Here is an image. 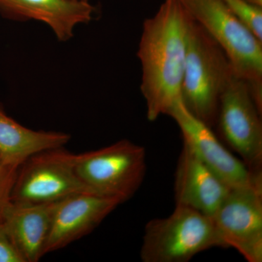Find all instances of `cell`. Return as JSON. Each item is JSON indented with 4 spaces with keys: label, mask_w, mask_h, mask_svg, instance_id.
I'll use <instances>...</instances> for the list:
<instances>
[{
    "label": "cell",
    "mask_w": 262,
    "mask_h": 262,
    "mask_svg": "<svg viewBox=\"0 0 262 262\" xmlns=\"http://www.w3.org/2000/svg\"><path fill=\"white\" fill-rule=\"evenodd\" d=\"M192 20L179 0H165L143 25L138 58L148 120L168 115L182 100L188 33Z\"/></svg>",
    "instance_id": "cell-1"
},
{
    "label": "cell",
    "mask_w": 262,
    "mask_h": 262,
    "mask_svg": "<svg viewBox=\"0 0 262 262\" xmlns=\"http://www.w3.org/2000/svg\"><path fill=\"white\" fill-rule=\"evenodd\" d=\"M234 76L225 52L192 18L181 91L183 104L212 128L216 122L221 95Z\"/></svg>",
    "instance_id": "cell-2"
},
{
    "label": "cell",
    "mask_w": 262,
    "mask_h": 262,
    "mask_svg": "<svg viewBox=\"0 0 262 262\" xmlns=\"http://www.w3.org/2000/svg\"><path fill=\"white\" fill-rule=\"evenodd\" d=\"M191 18L218 43L262 113V41L222 0H179Z\"/></svg>",
    "instance_id": "cell-3"
},
{
    "label": "cell",
    "mask_w": 262,
    "mask_h": 262,
    "mask_svg": "<svg viewBox=\"0 0 262 262\" xmlns=\"http://www.w3.org/2000/svg\"><path fill=\"white\" fill-rule=\"evenodd\" d=\"M213 248H227L211 217L177 205L169 216L146 224L140 256L143 262H187Z\"/></svg>",
    "instance_id": "cell-4"
},
{
    "label": "cell",
    "mask_w": 262,
    "mask_h": 262,
    "mask_svg": "<svg viewBox=\"0 0 262 262\" xmlns=\"http://www.w3.org/2000/svg\"><path fill=\"white\" fill-rule=\"evenodd\" d=\"M75 169L93 194L118 200L130 199L145 177L146 150L123 139L101 148L75 155Z\"/></svg>",
    "instance_id": "cell-5"
},
{
    "label": "cell",
    "mask_w": 262,
    "mask_h": 262,
    "mask_svg": "<svg viewBox=\"0 0 262 262\" xmlns=\"http://www.w3.org/2000/svg\"><path fill=\"white\" fill-rule=\"evenodd\" d=\"M75 155L63 146L31 156L19 167L10 201L48 204L79 193L93 194L76 172Z\"/></svg>",
    "instance_id": "cell-6"
},
{
    "label": "cell",
    "mask_w": 262,
    "mask_h": 262,
    "mask_svg": "<svg viewBox=\"0 0 262 262\" xmlns=\"http://www.w3.org/2000/svg\"><path fill=\"white\" fill-rule=\"evenodd\" d=\"M261 114L248 84L234 76L221 95L215 125L254 173H262Z\"/></svg>",
    "instance_id": "cell-7"
},
{
    "label": "cell",
    "mask_w": 262,
    "mask_h": 262,
    "mask_svg": "<svg viewBox=\"0 0 262 262\" xmlns=\"http://www.w3.org/2000/svg\"><path fill=\"white\" fill-rule=\"evenodd\" d=\"M211 218L227 248L248 262L262 261V179L229 188Z\"/></svg>",
    "instance_id": "cell-8"
},
{
    "label": "cell",
    "mask_w": 262,
    "mask_h": 262,
    "mask_svg": "<svg viewBox=\"0 0 262 262\" xmlns=\"http://www.w3.org/2000/svg\"><path fill=\"white\" fill-rule=\"evenodd\" d=\"M180 128L184 144L229 188L241 187L262 179L244 162L225 149L211 127L194 117L179 101L168 113Z\"/></svg>",
    "instance_id": "cell-9"
},
{
    "label": "cell",
    "mask_w": 262,
    "mask_h": 262,
    "mask_svg": "<svg viewBox=\"0 0 262 262\" xmlns=\"http://www.w3.org/2000/svg\"><path fill=\"white\" fill-rule=\"evenodd\" d=\"M120 204L118 200L91 193H79L57 202L46 254L91 233Z\"/></svg>",
    "instance_id": "cell-10"
},
{
    "label": "cell",
    "mask_w": 262,
    "mask_h": 262,
    "mask_svg": "<svg viewBox=\"0 0 262 262\" xmlns=\"http://www.w3.org/2000/svg\"><path fill=\"white\" fill-rule=\"evenodd\" d=\"M94 12L87 0H0V14L5 18L42 22L61 42L73 37L77 25L91 21Z\"/></svg>",
    "instance_id": "cell-11"
},
{
    "label": "cell",
    "mask_w": 262,
    "mask_h": 262,
    "mask_svg": "<svg viewBox=\"0 0 262 262\" xmlns=\"http://www.w3.org/2000/svg\"><path fill=\"white\" fill-rule=\"evenodd\" d=\"M229 187L183 144L175 173L176 203L212 216Z\"/></svg>",
    "instance_id": "cell-12"
},
{
    "label": "cell",
    "mask_w": 262,
    "mask_h": 262,
    "mask_svg": "<svg viewBox=\"0 0 262 262\" xmlns=\"http://www.w3.org/2000/svg\"><path fill=\"white\" fill-rule=\"evenodd\" d=\"M56 203L21 204L10 201L5 210L2 222L24 262H37L46 254Z\"/></svg>",
    "instance_id": "cell-13"
},
{
    "label": "cell",
    "mask_w": 262,
    "mask_h": 262,
    "mask_svg": "<svg viewBox=\"0 0 262 262\" xmlns=\"http://www.w3.org/2000/svg\"><path fill=\"white\" fill-rule=\"evenodd\" d=\"M71 136L58 131L34 130L20 125L0 106V157L5 163L19 168L32 155L63 147Z\"/></svg>",
    "instance_id": "cell-14"
},
{
    "label": "cell",
    "mask_w": 262,
    "mask_h": 262,
    "mask_svg": "<svg viewBox=\"0 0 262 262\" xmlns=\"http://www.w3.org/2000/svg\"><path fill=\"white\" fill-rule=\"evenodd\" d=\"M225 6L262 41V8L245 0H222Z\"/></svg>",
    "instance_id": "cell-15"
},
{
    "label": "cell",
    "mask_w": 262,
    "mask_h": 262,
    "mask_svg": "<svg viewBox=\"0 0 262 262\" xmlns=\"http://www.w3.org/2000/svg\"><path fill=\"white\" fill-rule=\"evenodd\" d=\"M18 168L10 166L0 157V222L7 206L10 203L12 189L14 184Z\"/></svg>",
    "instance_id": "cell-16"
},
{
    "label": "cell",
    "mask_w": 262,
    "mask_h": 262,
    "mask_svg": "<svg viewBox=\"0 0 262 262\" xmlns=\"http://www.w3.org/2000/svg\"><path fill=\"white\" fill-rule=\"evenodd\" d=\"M0 262H24L0 222Z\"/></svg>",
    "instance_id": "cell-17"
},
{
    "label": "cell",
    "mask_w": 262,
    "mask_h": 262,
    "mask_svg": "<svg viewBox=\"0 0 262 262\" xmlns=\"http://www.w3.org/2000/svg\"><path fill=\"white\" fill-rule=\"evenodd\" d=\"M245 1L254 6L262 8V0H245Z\"/></svg>",
    "instance_id": "cell-18"
}]
</instances>
